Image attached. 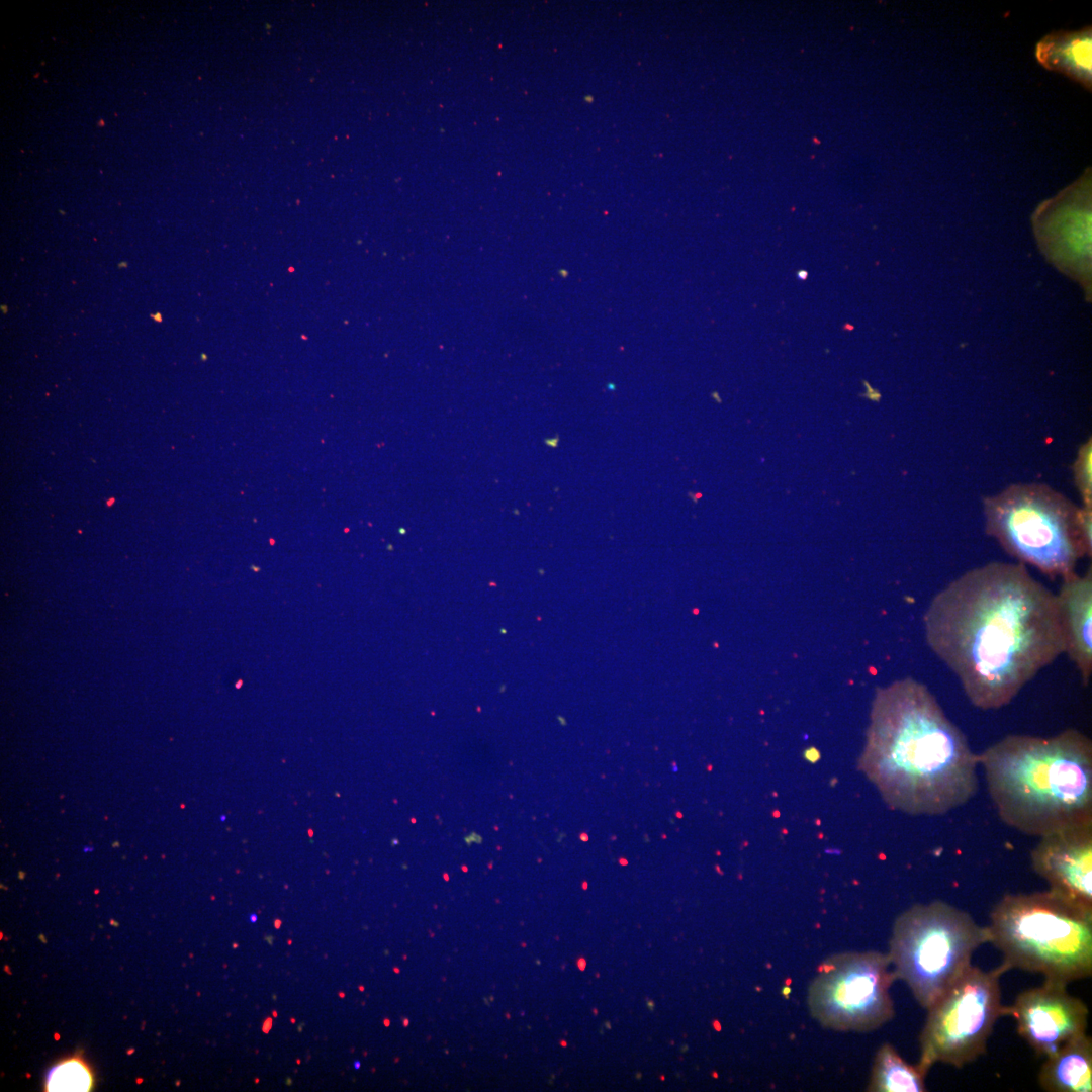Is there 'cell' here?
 <instances>
[{"label":"cell","instance_id":"6da1fadb","mask_svg":"<svg viewBox=\"0 0 1092 1092\" xmlns=\"http://www.w3.org/2000/svg\"><path fill=\"white\" fill-rule=\"evenodd\" d=\"M923 621L928 646L982 710L1008 705L1065 652L1056 594L1022 563L968 570L933 597Z\"/></svg>","mask_w":1092,"mask_h":1092},{"label":"cell","instance_id":"7a4b0ae2","mask_svg":"<svg viewBox=\"0 0 1092 1092\" xmlns=\"http://www.w3.org/2000/svg\"><path fill=\"white\" fill-rule=\"evenodd\" d=\"M978 764L925 685L908 677L877 690L859 768L892 809L941 815L966 804Z\"/></svg>","mask_w":1092,"mask_h":1092},{"label":"cell","instance_id":"3957f363","mask_svg":"<svg viewBox=\"0 0 1092 1092\" xmlns=\"http://www.w3.org/2000/svg\"><path fill=\"white\" fill-rule=\"evenodd\" d=\"M1000 819L1030 836L1092 820V742L1076 729L1008 735L979 754Z\"/></svg>","mask_w":1092,"mask_h":1092},{"label":"cell","instance_id":"277c9868","mask_svg":"<svg viewBox=\"0 0 1092 1092\" xmlns=\"http://www.w3.org/2000/svg\"><path fill=\"white\" fill-rule=\"evenodd\" d=\"M989 943L1008 970L1068 985L1092 975V907L1052 890L1005 894L991 909Z\"/></svg>","mask_w":1092,"mask_h":1092},{"label":"cell","instance_id":"5b68a950","mask_svg":"<svg viewBox=\"0 0 1092 1092\" xmlns=\"http://www.w3.org/2000/svg\"><path fill=\"white\" fill-rule=\"evenodd\" d=\"M985 531L1022 564L1065 577L1091 557L1092 507L1078 508L1045 484H1012L983 500Z\"/></svg>","mask_w":1092,"mask_h":1092},{"label":"cell","instance_id":"8992f818","mask_svg":"<svg viewBox=\"0 0 1092 1092\" xmlns=\"http://www.w3.org/2000/svg\"><path fill=\"white\" fill-rule=\"evenodd\" d=\"M989 941L987 926L944 901L914 904L894 921L888 956L896 979L924 1009L934 1003Z\"/></svg>","mask_w":1092,"mask_h":1092},{"label":"cell","instance_id":"52a82bcc","mask_svg":"<svg viewBox=\"0 0 1092 1092\" xmlns=\"http://www.w3.org/2000/svg\"><path fill=\"white\" fill-rule=\"evenodd\" d=\"M1005 972L1002 964L989 971L971 964L926 1009L916 1064L925 1077L937 1063L962 1068L985 1054L993 1028L1004 1015L1000 977Z\"/></svg>","mask_w":1092,"mask_h":1092},{"label":"cell","instance_id":"ba28073f","mask_svg":"<svg viewBox=\"0 0 1092 1092\" xmlns=\"http://www.w3.org/2000/svg\"><path fill=\"white\" fill-rule=\"evenodd\" d=\"M888 953L846 951L825 959L808 990L811 1016L837 1031L870 1032L895 1015L890 988L896 980Z\"/></svg>","mask_w":1092,"mask_h":1092},{"label":"cell","instance_id":"9c48e42d","mask_svg":"<svg viewBox=\"0 0 1092 1092\" xmlns=\"http://www.w3.org/2000/svg\"><path fill=\"white\" fill-rule=\"evenodd\" d=\"M1004 1015L1014 1019L1017 1033L1037 1057H1046L1086 1032L1089 1009L1066 984L1044 980L1018 993Z\"/></svg>","mask_w":1092,"mask_h":1092},{"label":"cell","instance_id":"30bf717a","mask_svg":"<svg viewBox=\"0 0 1092 1092\" xmlns=\"http://www.w3.org/2000/svg\"><path fill=\"white\" fill-rule=\"evenodd\" d=\"M1030 857L1050 890L1092 907V820L1040 836Z\"/></svg>","mask_w":1092,"mask_h":1092},{"label":"cell","instance_id":"8fae6325","mask_svg":"<svg viewBox=\"0 0 1092 1092\" xmlns=\"http://www.w3.org/2000/svg\"><path fill=\"white\" fill-rule=\"evenodd\" d=\"M1056 594L1065 639V652L1076 665L1084 686L1092 674V569L1062 578Z\"/></svg>","mask_w":1092,"mask_h":1092},{"label":"cell","instance_id":"7c38bea8","mask_svg":"<svg viewBox=\"0 0 1092 1092\" xmlns=\"http://www.w3.org/2000/svg\"><path fill=\"white\" fill-rule=\"evenodd\" d=\"M1048 1092L1092 1091V1038L1078 1035L1045 1057L1037 1076Z\"/></svg>","mask_w":1092,"mask_h":1092},{"label":"cell","instance_id":"4fadbf2b","mask_svg":"<svg viewBox=\"0 0 1092 1092\" xmlns=\"http://www.w3.org/2000/svg\"><path fill=\"white\" fill-rule=\"evenodd\" d=\"M1091 28L1079 31H1057L1043 37L1036 46L1038 62L1049 70L1061 72L1086 88L1092 80Z\"/></svg>","mask_w":1092,"mask_h":1092},{"label":"cell","instance_id":"5bb4252c","mask_svg":"<svg viewBox=\"0 0 1092 1092\" xmlns=\"http://www.w3.org/2000/svg\"><path fill=\"white\" fill-rule=\"evenodd\" d=\"M925 1076L907 1063L890 1043L882 1044L874 1057L869 1092H925Z\"/></svg>","mask_w":1092,"mask_h":1092},{"label":"cell","instance_id":"9a60e30c","mask_svg":"<svg viewBox=\"0 0 1092 1092\" xmlns=\"http://www.w3.org/2000/svg\"><path fill=\"white\" fill-rule=\"evenodd\" d=\"M93 1075L79 1058L67 1059L53 1067L46 1082V1091H89Z\"/></svg>","mask_w":1092,"mask_h":1092},{"label":"cell","instance_id":"2e32d148","mask_svg":"<svg viewBox=\"0 0 1092 1092\" xmlns=\"http://www.w3.org/2000/svg\"><path fill=\"white\" fill-rule=\"evenodd\" d=\"M1091 438L1079 449L1073 464L1075 484L1083 499V506L1092 507V481H1091Z\"/></svg>","mask_w":1092,"mask_h":1092},{"label":"cell","instance_id":"e0dca14e","mask_svg":"<svg viewBox=\"0 0 1092 1092\" xmlns=\"http://www.w3.org/2000/svg\"><path fill=\"white\" fill-rule=\"evenodd\" d=\"M797 276L801 280H806V278L808 277V272L806 270H800V271H798Z\"/></svg>","mask_w":1092,"mask_h":1092}]
</instances>
